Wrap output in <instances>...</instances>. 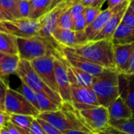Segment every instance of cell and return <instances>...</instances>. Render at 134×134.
Instances as JSON below:
<instances>
[{"instance_id": "6da1fadb", "label": "cell", "mask_w": 134, "mask_h": 134, "mask_svg": "<svg viewBox=\"0 0 134 134\" xmlns=\"http://www.w3.org/2000/svg\"><path fill=\"white\" fill-rule=\"evenodd\" d=\"M69 49L75 53L105 68L115 69L114 44L111 40L90 41Z\"/></svg>"}, {"instance_id": "7a4b0ae2", "label": "cell", "mask_w": 134, "mask_h": 134, "mask_svg": "<svg viewBox=\"0 0 134 134\" xmlns=\"http://www.w3.org/2000/svg\"><path fill=\"white\" fill-rule=\"evenodd\" d=\"M37 119L46 121L62 133L73 130L93 133L82 122L78 111L73 108L71 103L63 102L59 110L41 112Z\"/></svg>"}, {"instance_id": "3957f363", "label": "cell", "mask_w": 134, "mask_h": 134, "mask_svg": "<svg viewBox=\"0 0 134 134\" xmlns=\"http://www.w3.org/2000/svg\"><path fill=\"white\" fill-rule=\"evenodd\" d=\"M120 74L116 69L105 68L104 72L95 78L92 89L94 91L100 105L108 108L120 97Z\"/></svg>"}, {"instance_id": "277c9868", "label": "cell", "mask_w": 134, "mask_h": 134, "mask_svg": "<svg viewBox=\"0 0 134 134\" xmlns=\"http://www.w3.org/2000/svg\"><path fill=\"white\" fill-rule=\"evenodd\" d=\"M16 42L18 55L20 59L32 61L35 59L48 54H58L61 53L60 47L57 48L40 36L27 38H16Z\"/></svg>"}, {"instance_id": "5b68a950", "label": "cell", "mask_w": 134, "mask_h": 134, "mask_svg": "<svg viewBox=\"0 0 134 134\" xmlns=\"http://www.w3.org/2000/svg\"><path fill=\"white\" fill-rule=\"evenodd\" d=\"M16 75L20 78L22 82L27 85L35 93H44L58 104H62L63 100L59 93L51 90L41 79V78L34 70L30 61L20 59Z\"/></svg>"}, {"instance_id": "8992f818", "label": "cell", "mask_w": 134, "mask_h": 134, "mask_svg": "<svg viewBox=\"0 0 134 134\" xmlns=\"http://www.w3.org/2000/svg\"><path fill=\"white\" fill-rule=\"evenodd\" d=\"M41 18L38 20L27 18L0 20V31L16 38L38 36L41 28Z\"/></svg>"}, {"instance_id": "52a82bcc", "label": "cell", "mask_w": 134, "mask_h": 134, "mask_svg": "<svg viewBox=\"0 0 134 134\" xmlns=\"http://www.w3.org/2000/svg\"><path fill=\"white\" fill-rule=\"evenodd\" d=\"M4 108L5 111L9 115H30L37 119L40 114V111L29 103L19 91L9 87L6 92Z\"/></svg>"}, {"instance_id": "ba28073f", "label": "cell", "mask_w": 134, "mask_h": 134, "mask_svg": "<svg viewBox=\"0 0 134 134\" xmlns=\"http://www.w3.org/2000/svg\"><path fill=\"white\" fill-rule=\"evenodd\" d=\"M73 2L70 0H65L62 3L59 4L57 6L53 8L52 10L48 12L41 18V28L39 31L38 36L43 38L44 39L49 42L54 46L60 48L57 43L53 40L52 35L58 26V21L61 14L69 7L72 5Z\"/></svg>"}, {"instance_id": "9c48e42d", "label": "cell", "mask_w": 134, "mask_h": 134, "mask_svg": "<svg viewBox=\"0 0 134 134\" xmlns=\"http://www.w3.org/2000/svg\"><path fill=\"white\" fill-rule=\"evenodd\" d=\"M85 125L93 132L105 130L109 127L110 117L108 109L104 106H98L91 109L78 111Z\"/></svg>"}, {"instance_id": "30bf717a", "label": "cell", "mask_w": 134, "mask_h": 134, "mask_svg": "<svg viewBox=\"0 0 134 134\" xmlns=\"http://www.w3.org/2000/svg\"><path fill=\"white\" fill-rule=\"evenodd\" d=\"M54 59V54H48L33 60L31 61V64L41 79L51 90L58 93V87L55 76Z\"/></svg>"}, {"instance_id": "8fae6325", "label": "cell", "mask_w": 134, "mask_h": 134, "mask_svg": "<svg viewBox=\"0 0 134 134\" xmlns=\"http://www.w3.org/2000/svg\"><path fill=\"white\" fill-rule=\"evenodd\" d=\"M54 68L58 93L63 102L71 103V83L68 76V64L63 57L62 53L55 55Z\"/></svg>"}, {"instance_id": "7c38bea8", "label": "cell", "mask_w": 134, "mask_h": 134, "mask_svg": "<svg viewBox=\"0 0 134 134\" xmlns=\"http://www.w3.org/2000/svg\"><path fill=\"white\" fill-rule=\"evenodd\" d=\"M71 104L76 111L91 109L100 106L98 99L91 87L71 85Z\"/></svg>"}, {"instance_id": "4fadbf2b", "label": "cell", "mask_w": 134, "mask_h": 134, "mask_svg": "<svg viewBox=\"0 0 134 134\" xmlns=\"http://www.w3.org/2000/svg\"><path fill=\"white\" fill-rule=\"evenodd\" d=\"M60 47L61 49L63 57L67 61V63L71 66L78 68L84 72H86L95 78L100 76L105 70V68L98 65L75 53L69 48L65 46H60Z\"/></svg>"}, {"instance_id": "5bb4252c", "label": "cell", "mask_w": 134, "mask_h": 134, "mask_svg": "<svg viewBox=\"0 0 134 134\" xmlns=\"http://www.w3.org/2000/svg\"><path fill=\"white\" fill-rule=\"evenodd\" d=\"M130 2V1H126L114 8H108L107 7L105 9L102 10L100 13L97 16V17L95 19V20L89 26L86 27L84 32L87 39V42L93 41L97 35L102 31V29L105 27L110 18L112 16V15L119 11L120 9L124 7L126 5H127Z\"/></svg>"}, {"instance_id": "9a60e30c", "label": "cell", "mask_w": 134, "mask_h": 134, "mask_svg": "<svg viewBox=\"0 0 134 134\" xmlns=\"http://www.w3.org/2000/svg\"><path fill=\"white\" fill-rule=\"evenodd\" d=\"M134 51V42L114 45V60L115 69L121 75H126L130 61Z\"/></svg>"}, {"instance_id": "2e32d148", "label": "cell", "mask_w": 134, "mask_h": 134, "mask_svg": "<svg viewBox=\"0 0 134 134\" xmlns=\"http://www.w3.org/2000/svg\"><path fill=\"white\" fill-rule=\"evenodd\" d=\"M110 122L129 120L133 118V114L126 100L120 96L108 108Z\"/></svg>"}, {"instance_id": "e0dca14e", "label": "cell", "mask_w": 134, "mask_h": 134, "mask_svg": "<svg viewBox=\"0 0 134 134\" xmlns=\"http://www.w3.org/2000/svg\"><path fill=\"white\" fill-rule=\"evenodd\" d=\"M129 5V3L126 5L124 7L120 9L119 11L115 13L110 18L105 27L102 29V31L97 35V37L93 40V41H97V40H111L114 33L115 32L116 29L119 26V24L122 23L123 16L125 14V12Z\"/></svg>"}, {"instance_id": "ac0fdd59", "label": "cell", "mask_w": 134, "mask_h": 134, "mask_svg": "<svg viewBox=\"0 0 134 134\" xmlns=\"http://www.w3.org/2000/svg\"><path fill=\"white\" fill-rule=\"evenodd\" d=\"M52 37L59 46L72 48L80 44L79 32L74 30L64 29L57 26L52 35Z\"/></svg>"}, {"instance_id": "d6986e66", "label": "cell", "mask_w": 134, "mask_h": 134, "mask_svg": "<svg viewBox=\"0 0 134 134\" xmlns=\"http://www.w3.org/2000/svg\"><path fill=\"white\" fill-rule=\"evenodd\" d=\"M68 76H69L71 85H76L82 87L92 88L95 80V77L78 68H75L68 64Z\"/></svg>"}, {"instance_id": "ffe728a7", "label": "cell", "mask_w": 134, "mask_h": 134, "mask_svg": "<svg viewBox=\"0 0 134 134\" xmlns=\"http://www.w3.org/2000/svg\"><path fill=\"white\" fill-rule=\"evenodd\" d=\"M120 77L124 80L122 90H120V96L126 100L132 110L134 118V74H120Z\"/></svg>"}, {"instance_id": "44dd1931", "label": "cell", "mask_w": 134, "mask_h": 134, "mask_svg": "<svg viewBox=\"0 0 134 134\" xmlns=\"http://www.w3.org/2000/svg\"><path fill=\"white\" fill-rule=\"evenodd\" d=\"M20 60L18 54H5L0 64V77L3 79L10 75H16Z\"/></svg>"}, {"instance_id": "7402d4cb", "label": "cell", "mask_w": 134, "mask_h": 134, "mask_svg": "<svg viewBox=\"0 0 134 134\" xmlns=\"http://www.w3.org/2000/svg\"><path fill=\"white\" fill-rule=\"evenodd\" d=\"M111 41L114 45L134 42V27L121 23L114 33Z\"/></svg>"}, {"instance_id": "603a6c76", "label": "cell", "mask_w": 134, "mask_h": 134, "mask_svg": "<svg viewBox=\"0 0 134 134\" xmlns=\"http://www.w3.org/2000/svg\"><path fill=\"white\" fill-rule=\"evenodd\" d=\"M29 19L38 20L49 12L51 0H30Z\"/></svg>"}, {"instance_id": "cb8c5ba5", "label": "cell", "mask_w": 134, "mask_h": 134, "mask_svg": "<svg viewBox=\"0 0 134 134\" xmlns=\"http://www.w3.org/2000/svg\"><path fill=\"white\" fill-rule=\"evenodd\" d=\"M35 119V118L30 116V115L13 114V115H10L9 122H11L23 134H29L30 127Z\"/></svg>"}, {"instance_id": "d4e9b609", "label": "cell", "mask_w": 134, "mask_h": 134, "mask_svg": "<svg viewBox=\"0 0 134 134\" xmlns=\"http://www.w3.org/2000/svg\"><path fill=\"white\" fill-rule=\"evenodd\" d=\"M0 52L5 54H18L16 37L0 31Z\"/></svg>"}, {"instance_id": "484cf974", "label": "cell", "mask_w": 134, "mask_h": 134, "mask_svg": "<svg viewBox=\"0 0 134 134\" xmlns=\"http://www.w3.org/2000/svg\"><path fill=\"white\" fill-rule=\"evenodd\" d=\"M107 130L115 134H134V118L129 120L110 122Z\"/></svg>"}, {"instance_id": "4316f807", "label": "cell", "mask_w": 134, "mask_h": 134, "mask_svg": "<svg viewBox=\"0 0 134 134\" xmlns=\"http://www.w3.org/2000/svg\"><path fill=\"white\" fill-rule=\"evenodd\" d=\"M36 98H37L40 113L57 111L61 107V105L53 101L52 99H50L49 97H47L44 93H36Z\"/></svg>"}, {"instance_id": "83f0119b", "label": "cell", "mask_w": 134, "mask_h": 134, "mask_svg": "<svg viewBox=\"0 0 134 134\" xmlns=\"http://www.w3.org/2000/svg\"><path fill=\"white\" fill-rule=\"evenodd\" d=\"M0 4L10 20L20 19L17 11V0H0Z\"/></svg>"}, {"instance_id": "f1b7e54d", "label": "cell", "mask_w": 134, "mask_h": 134, "mask_svg": "<svg viewBox=\"0 0 134 134\" xmlns=\"http://www.w3.org/2000/svg\"><path fill=\"white\" fill-rule=\"evenodd\" d=\"M58 27L64 29L74 30V17L71 12V7L67 9L60 16Z\"/></svg>"}, {"instance_id": "f546056e", "label": "cell", "mask_w": 134, "mask_h": 134, "mask_svg": "<svg viewBox=\"0 0 134 134\" xmlns=\"http://www.w3.org/2000/svg\"><path fill=\"white\" fill-rule=\"evenodd\" d=\"M19 92L24 97V98L29 103H31L35 108H37L39 111V108H38V101H37V98H36V93L32 89H31L25 83L22 82Z\"/></svg>"}, {"instance_id": "4dcf8cb0", "label": "cell", "mask_w": 134, "mask_h": 134, "mask_svg": "<svg viewBox=\"0 0 134 134\" xmlns=\"http://www.w3.org/2000/svg\"><path fill=\"white\" fill-rule=\"evenodd\" d=\"M101 11V7H86L83 15L86 19V25H90L95 20V19L97 17V16L100 13Z\"/></svg>"}, {"instance_id": "1f68e13d", "label": "cell", "mask_w": 134, "mask_h": 134, "mask_svg": "<svg viewBox=\"0 0 134 134\" xmlns=\"http://www.w3.org/2000/svg\"><path fill=\"white\" fill-rule=\"evenodd\" d=\"M30 2L26 0H17V11L20 19L29 18L30 15Z\"/></svg>"}, {"instance_id": "d6a6232c", "label": "cell", "mask_w": 134, "mask_h": 134, "mask_svg": "<svg viewBox=\"0 0 134 134\" xmlns=\"http://www.w3.org/2000/svg\"><path fill=\"white\" fill-rule=\"evenodd\" d=\"M86 22L83 14H81L74 18V31H84L86 28Z\"/></svg>"}, {"instance_id": "836d02e7", "label": "cell", "mask_w": 134, "mask_h": 134, "mask_svg": "<svg viewBox=\"0 0 134 134\" xmlns=\"http://www.w3.org/2000/svg\"><path fill=\"white\" fill-rule=\"evenodd\" d=\"M85 9H86V6L83 5L82 3L76 2V1L73 2V4L71 6V12L73 17L75 18L81 14H83Z\"/></svg>"}, {"instance_id": "e575fe53", "label": "cell", "mask_w": 134, "mask_h": 134, "mask_svg": "<svg viewBox=\"0 0 134 134\" xmlns=\"http://www.w3.org/2000/svg\"><path fill=\"white\" fill-rule=\"evenodd\" d=\"M38 119V122L40 123V125L44 129V130L46 131V134H64L61 131H60L59 130H57V128H55L49 123L46 122V121L39 119Z\"/></svg>"}, {"instance_id": "d590c367", "label": "cell", "mask_w": 134, "mask_h": 134, "mask_svg": "<svg viewBox=\"0 0 134 134\" xmlns=\"http://www.w3.org/2000/svg\"><path fill=\"white\" fill-rule=\"evenodd\" d=\"M122 23L125 24L127 26L134 27V13L129 9V7H127L125 12Z\"/></svg>"}, {"instance_id": "8d00e7d4", "label": "cell", "mask_w": 134, "mask_h": 134, "mask_svg": "<svg viewBox=\"0 0 134 134\" xmlns=\"http://www.w3.org/2000/svg\"><path fill=\"white\" fill-rule=\"evenodd\" d=\"M82 3L86 7H102L107 0H75ZM75 2V1H74Z\"/></svg>"}, {"instance_id": "74e56055", "label": "cell", "mask_w": 134, "mask_h": 134, "mask_svg": "<svg viewBox=\"0 0 134 134\" xmlns=\"http://www.w3.org/2000/svg\"><path fill=\"white\" fill-rule=\"evenodd\" d=\"M29 134H46V131L40 125L37 119H35L30 127Z\"/></svg>"}, {"instance_id": "f35d334b", "label": "cell", "mask_w": 134, "mask_h": 134, "mask_svg": "<svg viewBox=\"0 0 134 134\" xmlns=\"http://www.w3.org/2000/svg\"><path fill=\"white\" fill-rule=\"evenodd\" d=\"M8 88H9V86L5 84L4 80L0 77V104L3 107H4L5 95H6V92H7Z\"/></svg>"}, {"instance_id": "ab89813d", "label": "cell", "mask_w": 134, "mask_h": 134, "mask_svg": "<svg viewBox=\"0 0 134 134\" xmlns=\"http://www.w3.org/2000/svg\"><path fill=\"white\" fill-rule=\"evenodd\" d=\"M10 115L6 113L5 111H0V127L6 126V125L9 122Z\"/></svg>"}, {"instance_id": "60d3db41", "label": "cell", "mask_w": 134, "mask_h": 134, "mask_svg": "<svg viewBox=\"0 0 134 134\" xmlns=\"http://www.w3.org/2000/svg\"><path fill=\"white\" fill-rule=\"evenodd\" d=\"M126 1H130V0H107V4L108 8H114Z\"/></svg>"}, {"instance_id": "b9f144b4", "label": "cell", "mask_w": 134, "mask_h": 134, "mask_svg": "<svg viewBox=\"0 0 134 134\" xmlns=\"http://www.w3.org/2000/svg\"><path fill=\"white\" fill-rule=\"evenodd\" d=\"M6 128L8 129V130L9 131V133L11 134H23L19 130H17L11 122H9L6 125Z\"/></svg>"}, {"instance_id": "7bdbcfd3", "label": "cell", "mask_w": 134, "mask_h": 134, "mask_svg": "<svg viewBox=\"0 0 134 134\" xmlns=\"http://www.w3.org/2000/svg\"><path fill=\"white\" fill-rule=\"evenodd\" d=\"M131 74H134V51L131 56V59L130 61V67L126 75H131Z\"/></svg>"}, {"instance_id": "ee69618b", "label": "cell", "mask_w": 134, "mask_h": 134, "mask_svg": "<svg viewBox=\"0 0 134 134\" xmlns=\"http://www.w3.org/2000/svg\"><path fill=\"white\" fill-rule=\"evenodd\" d=\"M64 134H91L92 133H88L86 131H82V130H66L64 131Z\"/></svg>"}, {"instance_id": "f6af8a7d", "label": "cell", "mask_w": 134, "mask_h": 134, "mask_svg": "<svg viewBox=\"0 0 134 134\" xmlns=\"http://www.w3.org/2000/svg\"><path fill=\"white\" fill-rule=\"evenodd\" d=\"M10 20V18L4 12V10L0 4V20Z\"/></svg>"}, {"instance_id": "bcb514c9", "label": "cell", "mask_w": 134, "mask_h": 134, "mask_svg": "<svg viewBox=\"0 0 134 134\" xmlns=\"http://www.w3.org/2000/svg\"><path fill=\"white\" fill-rule=\"evenodd\" d=\"M65 0H51V5H50V8H49V11L52 10L53 8H55L56 6H57L59 4L62 3L63 2H64Z\"/></svg>"}, {"instance_id": "7dc6e473", "label": "cell", "mask_w": 134, "mask_h": 134, "mask_svg": "<svg viewBox=\"0 0 134 134\" xmlns=\"http://www.w3.org/2000/svg\"><path fill=\"white\" fill-rule=\"evenodd\" d=\"M94 133H96V134H115V133H112V132H111V131H110V130H101V131H97V132H95Z\"/></svg>"}, {"instance_id": "c3c4849f", "label": "cell", "mask_w": 134, "mask_h": 134, "mask_svg": "<svg viewBox=\"0 0 134 134\" xmlns=\"http://www.w3.org/2000/svg\"><path fill=\"white\" fill-rule=\"evenodd\" d=\"M0 134H11L9 133V131L8 130V129L6 128V126L2 127L1 130H0Z\"/></svg>"}, {"instance_id": "681fc988", "label": "cell", "mask_w": 134, "mask_h": 134, "mask_svg": "<svg viewBox=\"0 0 134 134\" xmlns=\"http://www.w3.org/2000/svg\"><path fill=\"white\" fill-rule=\"evenodd\" d=\"M5 56V53H2V52H0V64H1V62L2 61V60H3V58H4V57Z\"/></svg>"}, {"instance_id": "f907efd6", "label": "cell", "mask_w": 134, "mask_h": 134, "mask_svg": "<svg viewBox=\"0 0 134 134\" xmlns=\"http://www.w3.org/2000/svg\"><path fill=\"white\" fill-rule=\"evenodd\" d=\"M0 111H5V108H4V107L0 104Z\"/></svg>"}, {"instance_id": "816d5d0a", "label": "cell", "mask_w": 134, "mask_h": 134, "mask_svg": "<svg viewBox=\"0 0 134 134\" xmlns=\"http://www.w3.org/2000/svg\"><path fill=\"white\" fill-rule=\"evenodd\" d=\"M70 1H71V2H74V1H75V0H70Z\"/></svg>"}, {"instance_id": "f5cc1de1", "label": "cell", "mask_w": 134, "mask_h": 134, "mask_svg": "<svg viewBox=\"0 0 134 134\" xmlns=\"http://www.w3.org/2000/svg\"><path fill=\"white\" fill-rule=\"evenodd\" d=\"M91 134H96V133H92Z\"/></svg>"}, {"instance_id": "db71d44e", "label": "cell", "mask_w": 134, "mask_h": 134, "mask_svg": "<svg viewBox=\"0 0 134 134\" xmlns=\"http://www.w3.org/2000/svg\"><path fill=\"white\" fill-rule=\"evenodd\" d=\"M1 129H2V128H1V127H0V130H1Z\"/></svg>"}, {"instance_id": "11a10c76", "label": "cell", "mask_w": 134, "mask_h": 134, "mask_svg": "<svg viewBox=\"0 0 134 134\" xmlns=\"http://www.w3.org/2000/svg\"><path fill=\"white\" fill-rule=\"evenodd\" d=\"M26 1H30V0H26Z\"/></svg>"}]
</instances>
